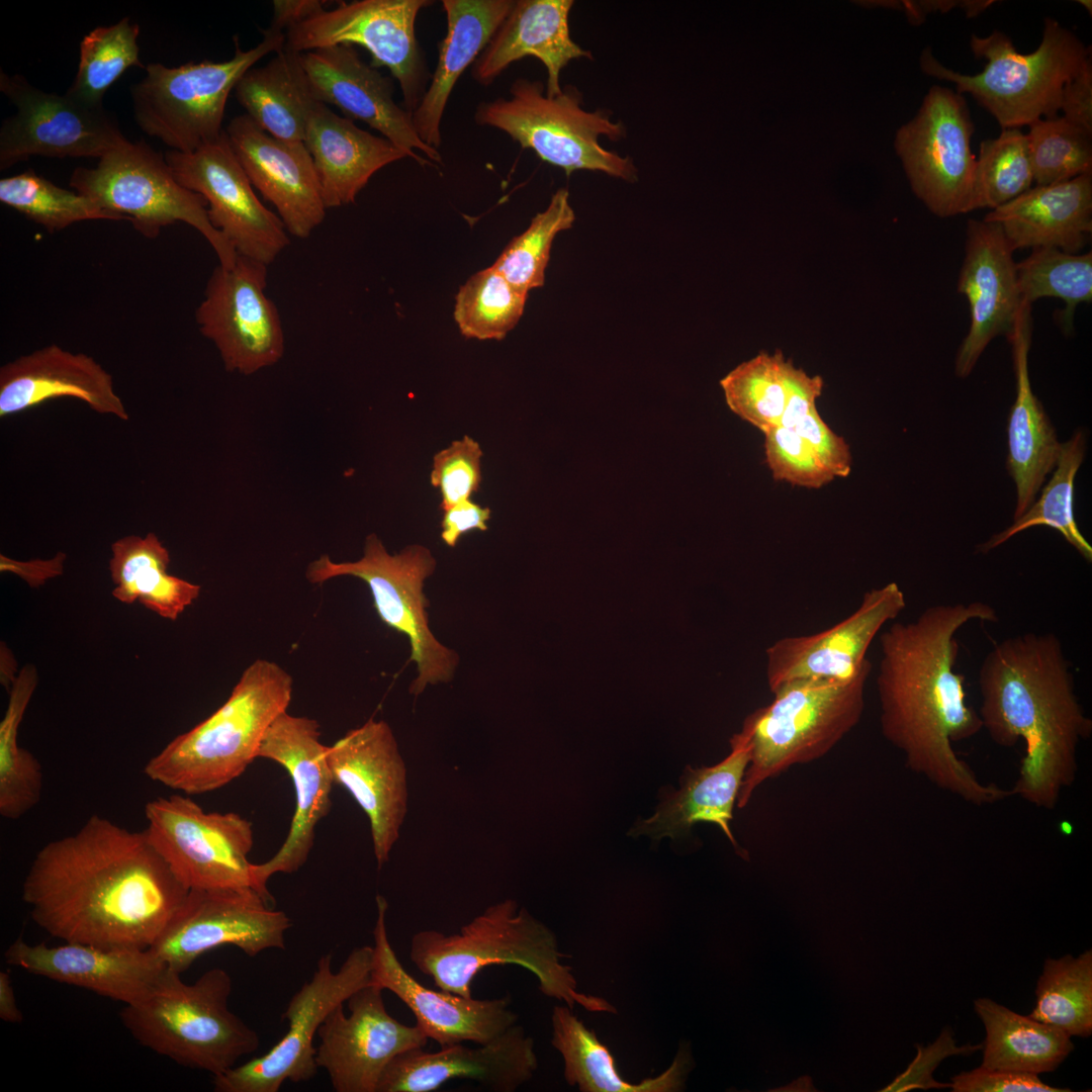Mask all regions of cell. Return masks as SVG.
<instances>
[{
	"mask_svg": "<svg viewBox=\"0 0 1092 1092\" xmlns=\"http://www.w3.org/2000/svg\"><path fill=\"white\" fill-rule=\"evenodd\" d=\"M188 892L145 830L98 815L44 844L22 884V900L41 929L104 948H150Z\"/></svg>",
	"mask_w": 1092,
	"mask_h": 1092,
	"instance_id": "1",
	"label": "cell"
},
{
	"mask_svg": "<svg viewBox=\"0 0 1092 1092\" xmlns=\"http://www.w3.org/2000/svg\"><path fill=\"white\" fill-rule=\"evenodd\" d=\"M997 620L983 602L940 604L912 621L893 623L880 636L877 690L884 737L904 754L910 770L979 806L1012 793L982 783L952 748L983 729L978 712L966 703L964 676L954 670L956 636L970 622Z\"/></svg>",
	"mask_w": 1092,
	"mask_h": 1092,
	"instance_id": "2",
	"label": "cell"
},
{
	"mask_svg": "<svg viewBox=\"0 0 1092 1092\" xmlns=\"http://www.w3.org/2000/svg\"><path fill=\"white\" fill-rule=\"evenodd\" d=\"M982 727L998 745L1025 751L1011 789L1052 810L1078 771V746L1092 733L1073 673L1054 633H1024L995 644L979 670Z\"/></svg>",
	"mask_w": 1092,
	"mask_h": 1092,
	"instance_id": "3",
	"label": "cell"
},
{
	"mask_svg": "<svg viewBox=\"0 0 1092 1092\" xmlns=\"http://www.w3.org/2000/svg\"><path fill=\"white\" fill-rule=\"evenodd\" d=\"M410 960L435 986L470 998L472 981L484 968L517 965L538 980L548 998L571 1009L579 1005L590 1012L615 1013L608 1000L580 992L556 934L517 901L506 899L488 906L458 932L426 929L416 932L410 943Z\"/></svg>",
	"mask_w": 1092,
	"mask_h": 1092,
	"instance_id": "4",
	"label": "cell"
},
{
	"mask_svg": "<svg viewBox=\"0 0 1092 1092\" xmlns=\"http://www.w3.org/2000/svg\"><path fill=\"white\" fill-rule=\"evenodd\" d=\"M292 684L291 675L277 663L255 660L228 700L151 757L145 775L189 796L226 786L259 757L268 728L288 709Z\"/></svg>",
	"mask_w": 1092,
	"mask_h": 1092,
	"instance_id": "5",
	"label": "cell"
},
{
	"mask_svg": "<svg viewBox=\"0 0 1092 1092\" xmlns=\"http://www.w3.org/2000/svg\"><path fill=\"white\" fill-rule=\"evenodd\" d=\"M232 989V978L221 968L193 983L167 968L145 997L124 1006L120 1018L141 1045L217 1076L260 1044L257 1031L230 1010Z\"/></svg>",
	"mask_w": 1092,
	"mask_h": 1092,
	"instance_id": "6",
	"label": "cell"
},
{
	"mask_svg": "<svg viewBox=\"0 0 1092 1092\" xmlns=\"http://www.w3.org/2000/svg\"><path fill=\"white\" fill-rule=\"evenodd\" d=\"M970 47L987 60L981 73L965 75L943 66L930 48L920 57L922 71L951 82L960 94H970L1003 128H1019L1032 121L1058 116L1061 92L1085 62L1091 47L1053 18L1044 19L1042 38L1035 51L1021 54L1005 33L973 34Z\"/></svg>",
	"mask_w": 1092,
	"mask_h": 1092,
	"instance_id": "7",
	"label": "cell"
},
{
	"mask_svg": "<svg viewBox=\"0 0 1092 1092\" xmlns=\"http://www.w3.org/2000/svg\"><path fill=\"white\" fill-rule=\"evenodd\" d=\"M871 671L866 668L849 679L797 678L771 692L772 701L751 713L741 731L751 756L736 801L739 808L766 780L824 756L857 725Z\"/></svg>",
	"mask_w": 1092,
	"mask_h": 1092,
	"instance_id": "8",
	"label": "cell"
},
{
	"mask_svg": "<svg viewBox=\"0 0 1092 1092\" xmlns=\"http://www.w3.org/2000/svg\"><path fill=\"white\" fill-rule=\"evenodd\" d=\"M510 95L479 103L475 122L504 131L522 149L531 150L567 176L588 170L627 182L638 179L632 158L600 144L601 136L612 142L622 140L625 125L613 121L607 110L582 108V95L574 86L567 85L560 94L550 97L541 82L519 78L512 84Z\"/></svg>",
	"mask_w": 1092,
	"mask_h": 1092,
	"instance_id": "9",
	"label": "cell"
},
{
	"mask_svg": "<svg viewBox=\"0 0 1092 1092\" xmlns=\"http://www.w3.org/2000/svg\"><path fill=\"white\" fill-rule=\"evenodd\" d=\"M263 38L243 51L235 37V55L222 62L203 60L179 67L146 66L145 77L130 86L133 118L148 135L171 150L191 153L218 139L230 93L254 65L285 47V32L262 29Z\"/></svg>",
	"mask_w": 1092,
	"mask_h": 1092,
	"instance_id": "10",
	"label": "cell"
},
{
	"mask_svg": "<svg viewBox=\"0 0 1092 1092\" xmlns=\"http://www.w3.org/2000/svg\"><path fill=\"white\" fill-rule=\"evenodd\" d=\"M69 185L123 216L149 240L156 239L165 226L184 222L209 243L219 265L231 268L237 261L234 247L212 225L205 199L182 186L165 156L144 139L109 152L94 168L77 167Z\"/></svg>",
	"mask_w": 1092,
	"mask_h": 1092,
	"instance_id": "11",
	"label": "cell"
},
{
	"mask_svg": "<svg viewBox=\"0 0 1092 1092\" xmlns=\"http://www.w3.org/2000/svg\"><path fill=\"white\" fill-rule=\"evenodd\" d=\"M436 564L430 549L423 545H408L399 553L390 554L380 539L370 534L360 559L335 562L323 555L308 565L305 573L314 584L345 575L367 583L380 620L410 641L411 660L416 662L418 670L410 687L414 696L421 695L429 685L451 680L459 662V655L443 645L429 626V602L423 587Z\"/></svg>",
	"mask_w": 1092,
	"mask_h": 1092,
	"instance_id": "12",
	"label": "cell"
},
{
	"mask_svg": "<svg viewBox=\"0 0 1092 1092\" xmlns=\"http://www.w3.org/2000/svg\"><path fill=\"white\" fill-rule=\"evenodd\" d=\"M150 841L188 890L253 888L252 823L234 812H207L189 795L160 797L145 808Z\"/></svg>",
	"mask_w": 1092,
	"mask_h": 1092,
	"instance_id": "13",
	"label": "cell"
},
{
	"mask_svg": "<svg viewBox=\"0 0 1092 1092\" xmlns=\"http://www.w3.org/2000/svg\"><path fill=\"white\" fill-rule=\"evenodd\" d=\"M331 953L322 956L311 979L289 1000L282 1017L288 1028L264 1055L213 1076L217 1092H277L284 1082L311 1080L316 1072L315 1034L337 1006L371 983L373 946L355 947L340 969L332 967Z\"/></svg>",
	"mask_w": 1092,
	"mask_h": 1092,
	"instance_id": "14",
	"label": "cell"
},
{
	"mask_svg": "<svg viewBox=\"0 0 1092 1092\" xmlns=\"http://www.w3.org/2000/svg\"><path fill=\"white\" fill-rule=\"evenodd\" d=\"M429 0H359L341 3L289 28L284 49L302 54L338 44H358L371 55V66L385 67L396 79L404 108L414 112L429 77L416 37L419 12Z\"/></svg>",
	"mask_w": 1092,
	"mask_h": 1092,
	"instance_id": "15",
	"label": "cell"
},
{
	"mask_svg": "<svg viewBox=\"0 0 1092 1092\" xmlns=\"http://www.w3.org/2000/svg\"><path fill=\"white\" fill-rule=\"evenodd\" d=\"M974 123L964 95L934 85L903 125L896 150L916 196L936 216L968 212L976 157Z\"/></svg>",
	"mask_w": 1092,
	"mask_h": 1092,
	"instance_id": "16",
	"label": "cell"
},
{
	"mask_svg": "<svg viewBox=\"0 0 1092 1092\" xmlns=\"http://www.w3.org/2000/svg\"><path fill=\"white\" fill-rule=\"evenodd\" d=\"M0 91L16 107L0 127V170L28 160L102 158L129 142L105 108L90 107L68 93H49L21 75L0 70Z\"/></svg>",
	"mask_w": 1092,
	"mask_h": 1092,
	"instance_id": "17",
	"label": "cell"
},
{
	"mask_svg": "<svg viewBox=\"0 0 1092 1092\" xmlns=\"http://www.w3.org/2000/svg\"><path fill=\"white\" fill-rule=\"evenodd\" d=\"M291 920L253 888L190 890L150 949L182 974L202 954L234 945L248 957L285 948Z\"/></svg>",
	"mask_w": 1092,
	"mask_h": 1092,
	"instance_id": "18",
	"label": "cell"
},
{
	"mask_svg": "<svg viewBox=\"0 0 1092 1092\" xmlns=\"http://www.w3.org/2000/svg\"><path fill=\"white\" fill-rule=\"evenodd\" d=\"M267 274L266 264L238 255L233 267L214 268L196 308L200 333L214 344L230 372L252 374L283 355L280 314L265 292Z\"/></svg>",
	"mask_w": 1092,
	"mask_h": 1092,
	"instance_id": "19",
	"label": "cell"
},
{
	"mask_svg": "<svg viewBox=\"0 0 1092 1092\" xmlns=\"http://www.w3.org/2000/svg\"><path fill=\"white\" fill-rule=\"evenodd\" d=\"M164 156L177 181L205 199L212 225L238 255L268 266L289 245L284 223L255 194L225 130L194 152Z\"/></svg>",
	"mask_w": 1092,
	"mask_h": 1092,
	"instance_id": "20",
	"label": "cell"
},
{
	"mask_svg": "<svg viewBox=\"0 0 1092 1092\" xmlns=\"http://www.w3.org/2000/svg\"><path fill=\"white\" fill-rule=\"evenodd\" d=\"M382 990L370 983L337 1006L321 1025L315 1061L337 1092H377L380 1078L398 1055L423 1049L428 1037L386 1010Z\"/></svg>",
	"mask_w": 1092,
	"mask_h": 1092,
	"instance_id": "21",
	"label": "cell"
},
{
	"mask_svg": "<svg viewBox=\"0 0 1092 1092\" xmlns=\"http://www.w3.org/2000/svg\"><path fill=\"white\" fill-rule=\"evenodd\" d=\"M326 749L318 722L287 711L273 721L261 743L259 757L283 766L295 792V809L284 842L270 859L253 868L255 890L270 902L268 880L278 873H295L306 862L316 825L331 810L335 782Z\"/></svg>",
	"mask_w": 1092,
	"mask_h": 1092,
	"instance_id": "22",
	"label": "cell"
},
{
	"mask_svg": "<svg viewBox=\"0 0 1092 1092\" xmlns=\"http://www.w3.org/2000/svg\"><path fill=\"white\" fill-rule=\"evenodd\" d=\"M326 756L335 784L346 789L368 817L381 869L407 811L406 767L395 736L388 723L371 718L327 746Z\"/></svg>",
	"mask_w": 1092,
	"mask_h": 1092,
	"instance_id": "23",
	"label": "cell"
},
{
	"mask_svg": "<svg viewBox=\"0 0 1092 1092\" xmlns=\"http://www.w3.org/2000/svg\"><path fill=\"white\" fill-rule=\"evenodd\" d=\"M371 983L396 995L414 1013L416 1025L440 1048L487 1042L518 1022L509 994L491 999L466 998L433 990L415 979L392 948L386 926L388 903L376 896Z\"/></svg>",
	"mask_w": 1092,
	"mask_h": 1092,
	"instance_id": "24",
	"label": "cell"
},
{
	"mask_svg": "<svg viewBox=\"0 0 1092 1092\" xmlns=\"http://www.w3.org/2000/svg\"><path fill=\"white\" fill-rule=\"evenodd\" d=\"M300 64L315 101L333 104L346 117L367 123L420 166L442 163L439 151L418 135L413 113L394 101L391 79L363 62L353 46L302 53Z\"/></svg>",
	"mask_w": 1092,
	"mask_h": 1092,
	"instance_id": "25",
	"label": "cell"
},
{
	"mask_svg": "<svg viewBox=\"0 0 1092 1092\" xmlns=\"http://www.w3.org/2000/svg\"><path fill=\"white\" fill-rule=\"evenodd\" d=\"M905 607L903 590L889 582L867 590L856 610L832 627L778 639L765 650L769 691L797 678L849 679L872 667L867 657L872 642Z\"/></svg>",
	"mask_w": 1092,
	"mask_h": 1092,
	"instance_id": "26",
	"label": "cell"
},
{
	"mask_svg": "<svg viewBox=\"0 0 1092 1092\" xmlns=\"http://www.w3.org/2000/svg\"><path fill=\"white\" fill-rule=\"evenodd\" d=\"M538 1069L534 1039L516 1023L493 1039L460 1043L435 1053L414 1049L384 1070L377 1092H431L452 1080H472L493 1092H514Z\"/></svg>",
	"mask_w": 1092,
	"mask_h": 1092,
	"instance_id": "27",
	"label": "cell"
},
{
	"mask_svg": "<svg viewBox=\"0 0 1092 1092\" xmlns=\"http://www.w3.org/2000/svg\"><path fill=\"white\" fill-rule=\"evenodd\" d=\"M224 130L253 187L274 205L287 232L308 238L323 222L327 208L304 144L275 139L247 114L234 117Z\"/></svg>",
	"mask_w": 1092,
	"mask_h": 1092,
	"instance_id": "28",
	"label": "cell"
},
{
	"mask_svg": "<svg viewBox=\"0 0 1092 1092\" xmlns=\"http://www.w3.org/2000/svg\"><path fill=\"white\" fill-rule=\"evenodd\" d=\"M1001 228L985 219H969L965 258L958 291L968 299L970 329L959 348L956 374L965 378L973 371L988 344L998 335H1009L1021 298L1016 263Z\"/></svg>",
	"mask_w": 1092,
	"mask_h": 1092,
	"instance_id": "29",
	"label": "cell"
},
{
	"mask_svg": "<svg viewBox=\"0 0 1092 1092\" xmlns=\"http://www.w3.org/2000/svg\"><path fill=\"white\" fill-rule=\"evenodd\" d=\"M8 965L53 981L90 990L129 1005L145 997L166 966L150 949L104 948L78 942L50 946L22 937L5 950Z\"/></svg>",
	"mask_w": 1092,
	"mask_h": 1092,
	"instance_id": "30",
	"label": "cell"
},
{
	"mask_svg": "<svg viewBox=\"0 0 1092 1092\" xmlns=\"http://www.w3.org/2000/svg\"><path fill=\"white\" fill-rule=\"evenodd\" d=\"M60 397H73L98 414L128 420L112 376L87 354L51 344L0 368L1 418Z\"/></svg>",
	"mask_w": 1092,
	"mask_h": 1092,
	"instance_id": "31",
	"label": "cell"
},
{
	"mask_svg": "<svg viewBox=\"0 0 1092 1092\" xmlns=\"http://www.w3.org/2000/svg\"><path fill=\"white\" fill-rule=\"evenodd\" d=\"M572 0H518L472 65L473 79L490 85L511 64L535 57L546 68V94L561 93L560 73L569 62L592 58L570 36Z\"/></svg>",
	"mask_w": 1092,
	"mask_h": 1092,
	"instance_id": "32",
	"label": "cell"
},
{
	"mask_svg": "<svg viewBox=\"0 0 1092 1092\" xmlns=\"http://www.w3.org/2000/svg\"><path fill=\"white\" fill-rule=\"evenodd\" d=\"M303 144L312 158L327 209L353 203L378 170L407 158L387 139L358 127L315 100L307 112Z\"/></svg>",
	"mask_w": 1092,
	"mask_h": 1092,
	"instance_id": "33",
	"label": "cell"
},
{
	"mask_svg": "<svg viewBox=\"0 0 1092 1092\" xmlns=\"http://www.w3.org/2000/svg\"><path fill=\"white\" fill-rule=\"evenodd\" d=\"M1031 323V304L1021 300L1012 330L1007 336L1012 345L1016 377V397L1008 423L1006 463L1016 486L1014 520L1034 503L1046 474L1057 464L1062 445L1030 385L1028 352Z\"/></svg>",
	"mask_w": 1092,
	"mask_h": 1092,
	"instance_id": "34",
	"label": "cell"
},
{
	"mask_svg": "<svg viewBox=\"0 0 1092 1092\" xmlns=\"http://www.w3.org/2000/svg\"><path fill=\"white\" fill-rule=\"evenodd\" d=\"M997 223L1010 248H1056L1075 254L1092 232V172L1036 185L984 218Z\"/></svg>",
	"mask_w": 1092,
	"mask_h": 1092,
	"instance_id": "35",
	"label": "cell"
},
{
	"mask_svg": "<svg viewBox=\"0 0 1092 1092\" xmlns=\"http://www.w3.org/2000/svg\"><path fill=\"white\" fill-rule=\"evenodd\" d=\"M513 4V0L442 1L446 35L438 44L430 85L413 112L416 131L429 147L438 150L441 146V122L455 84L488 44Z\"/></svg>",
	"mask_w": 1092,
	"mask_h": 1092,
	"instance_id": "36",
	"label": "cell"
},
{
	"mask_svg": "<svg viewBox=\"0 0 1092 1092\" xmlns=\"http://www.w3.org/2000/svg\"><path fill=\"white\" fill-rule=\"evenodd\" d=\"M750 756L749 741L740 732L732 738L731 752L725 759L710 767L689 766L681 788L667 795L654 815L639 821L631 833L656 839L677 838L686 835L695 823L709 822L718 825L736 845L730 821Z\"/></svg>",
	"mask_w": 1092,
	"mask_h": 1092,
	"instance_id": "37",
	"label": "cell"
},
{
	"mask_svg": "<svg viewBox=\"0 0 1092 1092\" xmlns=\"http://www.w3.org/2000/svg\"><path fill=\"white\" fill-rule=\"evenodd\" d=\"M551 1025V1043L563 1060L564 1079L579 1091L675 1092L684 1088L692 1065L688 1048H680L669 1067L658 1076L631 1083L620 1075L609 1048L570 1007L555 1006Z\"/></svg>",
	"mask_w": 1092,
	"mask_h": 1092,
	"instance_id": "38",
	"label": "cell"
},
{
	"mask_svg": "<svg viewBox=\"0 0 1092 1092\" xmlns=\"http://www.w3.org/2000/svg\"><path fill=\"white\" fill-rule=\"evenodd\" d=\"M246 114L280 141H304L307 112L314 99L300 64V54L283 49L264 66L251 68L235 88Z\"/></svg>",
	"mask_w": 1092,
	"mask_h": 1092,
	"instance_id": "39",
	"label": "cell"
},
{
	"mask_svg": "<svg viewBox=\"0 0 1092 1092\" xmlns=\"http://www.w3.org/2000/svg\"><path fill=\"white\" fill-rule=\"evenodd\" d=\"M109 571L113 597L139 602L162 618L175 621L199 597L200 585L171 575L169 551L154 533L128 535L111 545Z\"/></svg>",
	"mask_w": 1092,
	"mask_h": 1092,
	"instance_id": "40",
	"label": "cell"
},
{
	"mask_svg": "<svg viewBox=\"0 0 1092 1092\" xmlns=\"http://www.w3.org/2000/svg\"><path fill=\"white\" fill-rule=\"evenodd\" d=\"M986 1029L982 1067L1019 1073L1054 1072L1074 1050L1065 1031L988 998L974 1001Z\"/></svg>",
	"mask_w": 1092,
	"mask_h": 1092,
	"instance_id": "41",
	"label": "cell"
},
{
	"mask_svg": "<svg viewBox=\"0 0 1092 1092\" xmlns=\"http://www.w3.org/2000/svg\"><path fill=\"white\" fill-rule=\"evenodd\" d=\"M36 685V669L26 664L9 689L8 705L0 722V814L8 820L25 815L41 797V765L17 742L18 729Z\"/></svg>",
	"mask_w": 1092,
	"mask_h": 1092,
	"instance_id": "42",
	"label": "cell"
},
{
	"mask_svg": "<svg viewBox=\"0 0 1092 1092\" xmlns=\"http://www.w3.org/2000/svg\"><path fill=\"white\" fill-rule=\"evenodd\" d=\"M1086 437L1082 430L1061 445L1057 468L1044 486L1039 499L1033 503L1012 525L993 535L980 545L987 553L1005 543L1014 535L1032 527L1046 526L1057 530L1065 540L1087 561L1092 560V547L1080 532L1074 517V480L1083 462Z\"/></svg>",
	"mask_w": 1092,
	"mask_h": 1092,
	"instance_id": "43",
	"label": "cell"
},
{
	"mask_svg": "<svg viewBox=\"0 0 1092 1092\" xmlns=\"http://www.w3.org/2000/svg\"><path fill=\"white\" fill-rule=\"evenodd\" d=\"M1036 1002L1028 1015L1071 1036L1092 1033V950L1078 957L1046 959L1038 978Z\"/></svg>",
	"mask_w": 1092,
	"mask_h": 1092,
	"instance_id": "44",
	"label": "cell"
},
{
	"mask_svg": "<svg viewBox=\"0 0 1092 1092\" xmlns=\"http://www.w3.org/2000/svg\"><path fill=\"white\" fill-rule=\"evenodd\" d=\"M139 34L140 25L124 17L84 35L77 73L66 93L90 107H102L106 91L128 68L146 69L140 59Z\"/></svg>",
	"mask_w": 1092,
	"mask_h": 1092,
	"instance_id": "45",
	"label": "cell"
},
{
	"mask_svg": "<svg viewBox=\"0 0 1092 1092\" xmlns=\"http://www.w3.org/2000/svg\"><path fill=\"white\" fill-rule=\"evenodd\" d=\"M1016 279L1021 300L1030 304L1042 297L1065 301L1059 321L1065 331H1071L1076 306L1092 300V254L1036 248L1016 264Z\"/></svg>",
	"mask_w": 1092,
	"mask_h": 1092,
	"instance_id": "46",
	"label": "cell"
},
{
	"mask_svg": "<svg viewBox=\"0 0 1092 1092\" xmlns=\"http://www.w3.org/2000/svg\"><path fill=\"white\" fill-rule=\"evenodd\" d=\"M0 201L50 234L84 220H126L89 197L59 187L32 170L2 178Z\"/></svg>",
	"mask_w": 1092,
	"mask_h": 1092,
	"instance_id": "47",
	"label": "cell"
},
{
	"mask_svg": "<svg viewBox=\"0 0 1092 1092\" xmlns=\"http://www.w3.org/2000/svg\"><path fill=\"white\" fill-rule=\"evenodd\" d=\"M527 297V292L490 266L473 274L459 288L454 320L467 339L499 341L519 323Z\"/></svg>",
	"mask_w": 1092,
	"mask_h": 1092,
	"instance_id": "48",
	"label": "cell"
},
{
	"mask_svg": "<svg viewBox=\"0 0 1092 1092\" xmlns=\"http://www.w3.org/2000/svg\"><path fill=\"white\" fill-rule=\"evenodd\" d=\"M1027 136L1019 128H1003L982 141L976 159L968 212L1000 207L1033 183Z\"/></svg>",
	"mask_w": 1092,
	"mask_h": 1092,
	"instance_id": "49",
	"label": "cell"
},
{
	"mask_svg": "<svg viewBox=\"0 0 1092 1092\" xmlns=\"http://www.w3.org/2000/svg\"><path fill=\"white\" fill-rule=\"evenodd\" d=\"M787 362L780 350L762 351L720 380L729 408L762 433L781 424Z\"/></svg>",
	"mask_w": 1092,
	"mask_h": 1092,
	"instance_id": "50",
	"label": "cell"
},
{
	"mask_svg": "<svg viewBox=\"0 0 1092 1092\" xmlns=\"http://www.w3.org/2000/svg\"><path fill=\"white\" fill-rule=\"evenodd\" d=\"M574 220L568 190L558 189L548 206L538 212L529 226L506 246L492 267L510 283L527 293L542 287L552 243L559 233L569 230Z\"/></svg>",
	"mask_w": 1092,
	"mask_h": 1092,
	"instance_id": "51",
	"label": "cell"
},
{
	"mask_svg": "<svg viewBox=\"0 0 1092 1092\" xmlns=\"http://www.w3.org/2000/svg\"><path fill=\"white\" fill-rule=\"evenodd\" d=\"M1028 152L1036 185H1050L1092 172V134L1064 116L1028 124Z\"/></svg>",
	"mask_w": 1092,
	"mask_h": 1092,
	"instance_id": "52",
	"label": "cell"
},
{
	"mask_svg": "<svg viewBox=\"0 0 1092 1092\" xmlns=\"http://www.w3.org/2000/svg\"><path fill=\"white\" fill-rule=\"evenodd\" d=\"M763 435L765 461L774 479L818 489L835 478L794 429L776 426Z\"/></svg>",
	"mask_w": 1092,
	"mask_h": 1092,
	"instance_id": "53",
	"label": "cell"
},
{
	"mask_svg": "<svg viewBox=\"0 0 1092 1092\" xmlns=\"http://www.w3.org/2000/svg\"><path fill=\"white\" fill-rule=\"evenodd\" d=\"M482 455L479 444L469 436L435 454L430 479L440 490L442 511L470 498L479 489Z\"/></svg>",
	"mask_w": 1092,
	"mask_h": 1092,
	"instance_id": "54",
	"label": "cell"
},
{
	"mask_svg": "<svg viewBox=\"0 0 1092 1092\" xmlns=\"http://www.w3.org/2000/svg\"><path fill=\"white\" fill-rule=\"evenodd\" d=\"M794 430L808 443L821 464L834 477L849 475L852 466L850 448L843 437L835 434L825 424L816 406L801 419Z\"/></svg>",
	"mask_w": 1092,
	"mask_h": 1092,
	"instance_id": "55",
	"label": "cell"
},
{
	"mask_svg": "<svg viewBox=\"0 0 1092 1092\" xmlns=\"http://www.w3.org/2000/svg\"><path fill=\"white\" fill-rule=\"evenodd\" d=\"M949 1087L953 1092H1065L1043 1083L1038 1075L1002 1070H989L980 1066L969 1072H962L951 1079Z\"/></svg>",
	"mask_w": 1092,
	"mask_h": 1092,
	"instance_id": "56",
	"label": "cell"
},
{
	"mask_svg": "<svg viewBox=\"0 0 1092 1092\" xmlns=\"http://www.w3.org/2000/svg\"><path fill=\"white\" fill-rule=\"evenodd\" d=\"M940 1036L941 1045H939L940 1040L938 1038L935 1043L926 1049L919 1046V1053L911 1066H909L908 1070L897 1078L893 1084L887 1087L885 1091H904L915 1087L923 1089H927L928 1087H949V1084L934 1082L930 1076L931 1072L928 1069L931 1071L935 1069L940 1060L947 1057L949 1054H968L977 1051L982 1046L979 1044L976 1046H963L957 1049L953 1045L952 1038L948 1031H944Z\"/></svg>",
	"mask_w": 1092,
	"mask_h": 1092,
	"instance_id": "57",
	"label": "cell"
},
{
	"mask_svg": "<svg viewBox=\"0 0 1092 1092\" xmlns=\"http://www.w3.org/2000/svg\"><path fill=\"white\" fill-rule=\"evenodd\" d=\"M824 381L820 375H809L788 360L786 367V399L780 426L794 429L813 407L821 395Z\"/></svg>",
	"mask_w": 1092,
	"mask_h": 1092,
	"instance_id": "58",
	"label": "cell"
},
{
	"mask_svg": "<svg viewBox=\"0 0 1092 1092\" xmlns=\"http://www.w3.org/2000/svg\"><path fill=\"white\" fill-rule=\"evenodd\" d=\"M1060 110L1064 117L1092 134V62L1089 58L1079 72L1065 83Z\"/></svg>",
	"mask_w": 1092,
	"mask_h": 1092,
	"instance_id": "59",
	"label": "cell"
},
{
	"mask_svg": "<svg viewBox=\"0 0 1092 1092\" xmlns=\"http://www.w3.org/2000/svg\"><path fill=\"white\" fill-rule=\"evenodd\" d=\"M490 509L470 498L459 502L443 511L441 539L449 547H455L462 535L472 530L486 531Z\"/></svg>",
	"mask_w": 1092,
	"mask_h": 1092,
	"instance_id": "60",
	"label": "cell"
},
{
	"mask_svg": "<svg viewBox=\"0 0 1092 1092\" xmlns=\"http://www.w3.org/2000/svg\"><path fill=\"white\" fill-rule=\"evenodd\" d=\"M328 1L322 0H274L270 30L284 32L302 21L323 12Z\"/></svg>",
	"mask_w": 1092,
	"mask_h": 1092,
	"instance_id": "61",
	"label": "cell"
},
{
	"mask_svg": "<svg viewBox=\"0 0 1092 1092\" xmlns=\"http://www.w3.org/2000/svg\"><path fill=\"white\" fill-rule=\"evenodd\" d=\"M907 12L910 16V20L915 24H920L925 20V17L929 13L940 11L942 13L948 12L953 8H961L965 11L968 17H975L987 9L994 1L990 0H927V1H912L906 2Z\"/></svg>",
	"mask_w": 1092,
	"mask_h": 1092,
	"instance_id": "62",
	"label": "cell"
},
{
	"mask_svg": "<svg viewBox=\"0 0 1092 1092\" xmlns=\"http://www.w3.org/2000/svg\"><path fill=\"white\" fill-rule=\"evenodd\" d=\"M22 1013L17 1005L9 973H0V1018L8 1023H20Z\"/></svg>",
	"mask_w": 1092,
	"mask_h": 1092,
	"instance_id": "63",
	"label": "cell"
},
{
	"mask_svg": "<svg viewBox=\"0 0 1092 1092\" xmlns=\"http://www.w3.org/2000/svg\"><path fill=\"white\" fill-rule=\"evenodd\" d=\"M1077 2H1078V3L1080 4V5H1082L1083 7H1085V9H1086V10H1087V11L1089 12V14L1091 15V12H1092V2H1091L1090 0H1079V1H1077Z\"/></svg>",
	"mask_w": 1092,
	"mask_h": 1092,
	"instance_id": "64",
	"label": "cell"
}]
</instances>
